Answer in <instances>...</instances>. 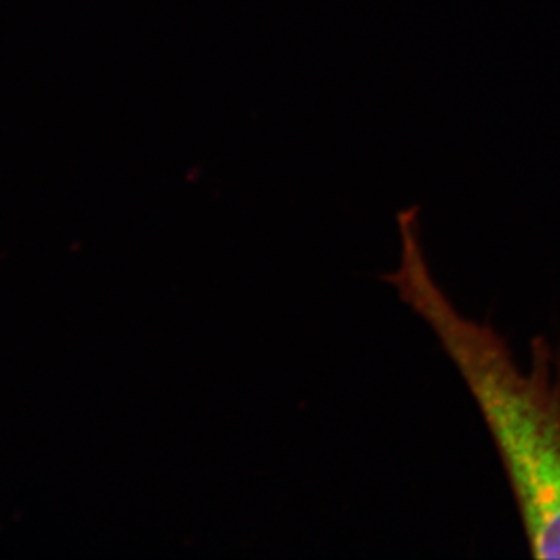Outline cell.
<instances>
[{"instance_id": "6da1fadb", "label": "cell", "mask_w": 560, "mask_h": 560, "mask_svg": "<svg viewBox=\"0 0 560 560\" xmlns=\"http://www.w3.org/2000/svg\"><path fill=\"white\" fill-rule=\"evenodd\" d=\"M399 264L383 276L438 338L476 399L506 471L535 559H560V360L532 341L528 371L487 323L460 314L439 287L416 211L397 214Z\"/></svg>"}]
</instances>
